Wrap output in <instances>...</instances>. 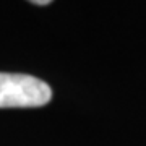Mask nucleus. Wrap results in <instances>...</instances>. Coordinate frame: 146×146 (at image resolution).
<instances>
[{
  "label": "nucleus",
  "mask_w": 146,
  "mask_h": 146,
  "mask_svg": "<svg viewBox=\"0 0 146 146\" xmlns=\"http://www.w3.org/2000/svg\"><path fill=\"white\" fill-rule=\"evenodd\" d=\"M50 99L52 89L46 81L25 73H0V109L42 107Z\"/></svg>",
  "instance_id": "1"
},
{
  "label": "nucleus",
  "mask_w": 146,
  "mask_h": 146,
  "mask_svg": "<svg viewBox=\"0 0 146 146\" xmlns=\"http://www.w3.org/2000/svg\"><path fill=\"white\" fill-rule=\"evenodd\" d=\"M31 3H34V5H49L50 2H49V0H34Z\"/></svg>",
  "instance_id": "2"
}]
</instances>
